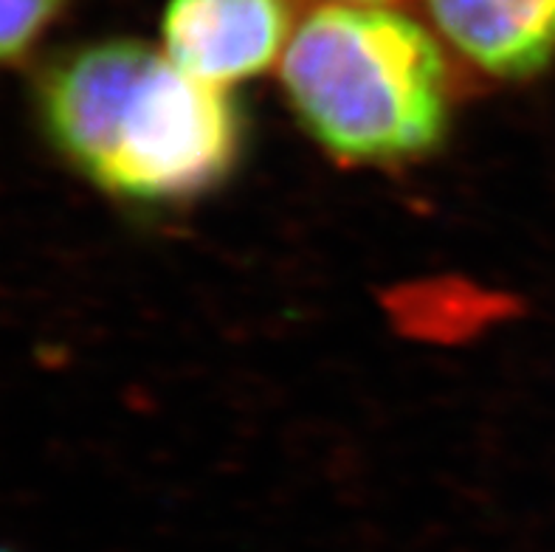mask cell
I'll return each mask as SVG.
<instances>
[{"label":"cell","mask_w":555,"mask_h":552,"mask_svg":"<svg viewBox=\"0 0 555 552\" xmlns=\"http://www.w3.org/2000/svg\"><path fill=\"white\" fill-rule=\"evenodd\" d=\"M282 88L305 133L350 164L415 162L443 144L451 121L435 35L384 7L310 12L285 49Z\"/></svg>","instance_id":"7a4b0ae2"},{"label":"cell","mask_w":555,"mask_h":552,"mask_svg":"<svg viewBox=\"0 0 555 552\" xmlns=\"http://www.w3.org/2000/svg\"><path fill=\"white\" fill-rule=\"evenodd\" d=\"M37 116L79 176L141 206L206 195L232 176L246 144L229 91L133 37L56 54L37 79Z\"/></svg>","instance_id":"6da1fadb"},{"label":"cell","mask_w":555,"mask_h":552,"mask_svg":"<svg viewBox=\"0 0 555 552\" xmlns=\"http://www.w3.org/2000/svg\"><path fill=\"white\" fill-rule=\"evenodd\" d=\"M451 49L488 77L521 82L555 63V0H426Z\"/></svg>","instance_id":"277c9868"},{"label":"cell","mask_w":555,"mask_h":552,"mask_svg":"<svg viewBox=\"0 0 555 552\" xmlns=\"http://www.w3.org/2000/svg\"><path fill=\"white\" fill-rule=\"evenodd\" d=\"M291 35L288 0H167L162 14L164 54L223 91L271 68Z\"/></svg>","instance_id":"3957f363"},{"label":"cell","mask_w":555,"mask_h":552,"mask_svg":"<svg viewBox=\"0 0 555 552\" xmlns=\"http://www.w3.org/2000/svg\"><path fill=\"white\" fill-rule=\"evenodd\" d=\"M324 3H341V7H380L389 0H324Z\"/></svg>","instance_id":"8992f818"},{"label":"cell","mask_w":555,"mask_h":552,"mask_svg":"<svg viewBox=\"0 0 555 552\" xmlns=\"http://www.w3.org/2000/svg\"><path fill=\"white\" fill-rule=\"evenodd\" d=\"M74 0H0V68L26 60Z\"/></svg>","instance_id":"5b68a950"}]
</instances>
